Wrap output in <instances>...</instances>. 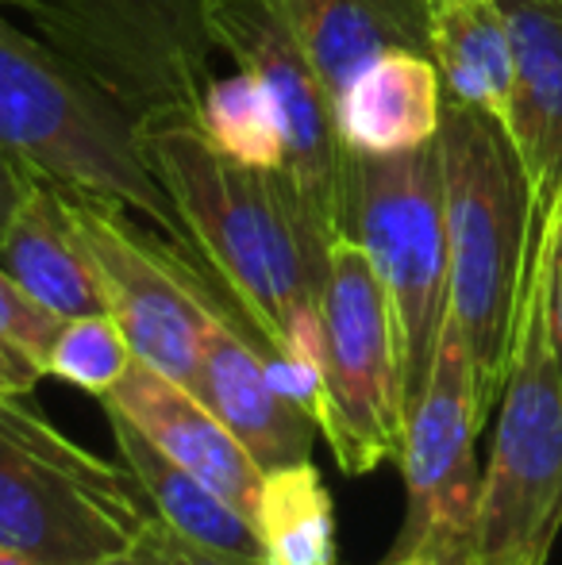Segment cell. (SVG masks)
<instances>
[{"mask_svg": "<svg viewBox=\"0 0 562 565\" xmlns=\"http://www.w3.org/2000/svg\"><path fill=\"white\" fill-rule=\"evenodd\" d=\"M0 388H12V393H31L35 385H31V381L23 377V373L15 370V365L8 362L4 354H0Z\"/></svg>", "mask_w": 562, "mask_h": 565, "instance_id": "27", "label": "cell"}, {"mask_svg": "<svg viewBox=\"0 0 562 565\" xmlns=\"http://www.w3.org/2000/svg\"><path fill=\"white\" fill-rule=\"evenodd\" d=\"M131 558L139 565H266L263 558H251V554H232L220 551V546L197 543V539L173 531L170 523H162L158 515L142 523L136 543H131Z\"/></svg>", "mask_w": 562, "mask_h": 565, "instance_id": "23", "label": "cell"}, {"mask_svg": "<svg viewBox=\"0 0 562 565\" xmlns=\"http://www.w3.org/2000/svg\"><path fill=\"white\" fill-rule=\"evenodd\" d=\"M0 4H20V0H0Z\"/></svg>", "mask_w": 562, "mask_h": 565, "instance_id": "30", "label": "cell"}, {"mask_svg": "<svg viewBox=\"0 0 562 565\" xmlns=\"http://www.w3.org/2000/svg\"><path fill=\"white\" fill-rule=\"evenodd\" d=\"M97 565H139V562L131 558V551H124V554H113V558H105V562H97Z\"/></svg>", "mask_w": 562, "mask_h": 565, "instance_id": "29", "label": "cell"}, {"mask_svg": "<svg viewBox=\"0 0 562 565\" xmlns=\"http://www.w3.org/2000/svg\"><path fill=\"white\" fill-rule=\"evenodd\" d=\"M0 565H43V562L28 558V554H15V551H8V546H0Z\"/></svg>", "mask_w": 562, "mask_h": 565, "instance_id": "28", "label": "cell"}, {"mask_svg": "<svg viewBox=\"0 0 562 565\" xmlns=\"http://www.w3.org/2000/svg\"><path fill=\"white\" fill-rule=\"evenodd\" d=\"M382 565H470L466 551H416V554H385Z\"/></svg>", "mask_w": 562, "mask_h": 565, "instance_id": "26", "label": "cell"}, {"mask_svg": "<svg viewBox=\"0 0 562 565\" xmlns=\"http://www.w3.org/2000/svg\"><path fill=\"white\" fill-rule=\"evenodd\" d=\"M0 150L70 193L105 196L158 231L185 238L162 181L150 173L139 131L82 74L35 35L0 15Z\"/></svg>", "mask_w": 562, "mask_h": 565, "instance_id": "3", "label": "cell"}, {"mask_svg": "<svg viewBox=\"0 0 562 565\" xmlns=\"http://www.w3.org/2000/svg\"><path fill=\"white\" fill-rule=\"evenodd\" d=\"M136 131L185 238L235 305L278 350L324 370L320 285L328 258L305 238L274 173L224 158L204 139L197 116H162Z\"/></svg>", "mask_w": 562, "mask_h": 565, "instance_id": "1", "label": "cell"}, {"mask_svg": "<svg viewBox=\"0 0 562 565\" xmlns=\"http://www.w3.org/2000/svg\"><path fill=\"white\" fill-rule=\"evenodd\" d=\"M100 404L120 408L158 450H166L178 466L197 473L235 512H243L255 523L266 469L185 385H178L173 377L136 358L120 377V385L108 396H100Z\"/></svg>", "mask_w": 562, "mask_h": 565, "instance_id": "12", "label": "cell"}, {"mask_svg": "<svg viewBox=\"0 0 562 565\" xmlns=\"http://www.w3.org/2000/svg\"><path fill=\"white\" fill-rule=\"evenodd\" d=\"M432 62L443 97L494 116L509 131L512 119V43L497 0H432Z\"/></svg>", "mask_w": 562, "mask_h": 565, "instance_id": "18", "label": "cell"}, {"mask_svg": "<svg viewBox=\"0 0 562 565\" xmlns=\"http://www.w3.org/2000/svg\"><path fill=\"white\" fill-rule=\"evenodd\" d=\"M31 178H35V173H31L28 166L15 162V158L8 154V150H0V235H4L8 220H12V212L20 209V201L28 196Z\"/></svg>", "mask_w": 562, "mask_h": 565, "instance_id": "25", "label": "cell"}, {"mask_svg": "<svg viewBox=\"0 0 562 565\" xmlns=\"http://www.w3.org/2000/svg\"><path fill=\"white\" fill-rule=\"evenodd\" d=\"M339 235L362 246L385 289L397 331L405 412L424 393L450 308L447 216L439 147L409 154H351L339 185Z\"/></svg>", "mask_w": 562, "mask_h": 565, "instance_id": "6", "label": "cell"}, {"mask_svg": "<svg viewBox=\"0 0 562 565\" xmlns=\"http://www.w3.org/2000/svg\"><path fill=\"white\" fill-rule=\"evenodd\" d=\"M443 77L432 54L390 51L370 62L336 100V131L351 154H409L435 142Z\"/></svg>", "mask_w": 562, "mask_h": 565, "instance_id": "15", "label": "cell"}, {"mask_svg": "<svg viewBox=\"0 0 562 565\" xmlns=\"http://www.w3.org/2000/svg\"><path fill=\"white\" fill-rule=\"evenodd\" d=\"M512 43L509 139L548 220L562 196V0H497Z\"/></svg>", "mask_w": 562, "mask_h": 565, "instance_id": "13", "label": "cell"}, {"mask_svg": "<svg viewBox=\"0 0 562 565\" xmlns=\"http://www.w3.org/2000/svg\"><path fill=\"white\" fill-rule=\"evenodd\" d=\"M443 216L450 258V320L470 350L486 416L501 401L532 266L540 212L509 131L494 116L443 97L439 135Z\"/></svg>", "mask_w": 562, "mask_h": 565, "instance_id": "2", "label": "cell"}, {"mask_svg": "<svg viewBox=\"0 0 562 565\" xmlns=\"http://www.w3.org/2000/svg\"><path fill=\"white\" fill-rule=\"evenodd\" d=\"M209 28L224 54L266 82L282 124L285 158L274 181L289 196L305 238L328 258L339 238V185L347 147L336 131V105L308 66L274 0H209Z\"/></svg>", "mask_w": 562, "mask_h": 565, "instance_id": "9", "label": "cell"}, {"mask_svg": "<svg viewBox=\"0 0 562 565\" xmlns=\"http://www.w3.org/2000/svg\"><path fill=\"white\" fill-rule=\"evenodd\" d=\"M62 196L105 292L108 316L128 335L131 354L193 393L204 316L173 258V235L136 224L124 204L105 196L70 189H62Z\"/></svg>", "mask_w": 562, "mask_h": 565, "instance_id": "11", "label": "cell"}, {"mask_svg": "<svg viewBox=\"0 0 562 565\" xmlns=\"http://www.w3.org/2000/svg\"><path fill=\"white\" fill-rule=\"evenodd\" d=\"M328 89L331 105L354 74L390 51L432 54V0H274Z\"/></svg>", "mask_w": 562, "mask_h": 565, "instance_id": "14", "label": "cell"}, {"mask_svg": "<svg viewBox=\"0 0 562 565\" xmlns=\"http://www.w3.org/2000/svg\"><path fill=\"white\" fill-rule=\"evenodd\" d=\"M46 43L136 127L197 116L212 82L209 0H20Z\"/></svg>", "mask_w": 562, "mask_h": 565, "instance_id": "7", "label": "cell"}, {"mask_svg": "<svg viewBox=\"0 0 562 565\" xmlns=\"http://www.w3.org/2000/svg\"><path fill=\"white\" fill-rule=\"evenodd\" d=\"M150 500L136 477L77 447L31 393L0 388V546L43 565L131 551Z\"/></svg>", "mask_w": 562, "mask_h": 565, "instance_id": "4", "label": "cell"}, {"mask_svg": "<svg viewBox=\"0 0 562 565\" xmlns=\"http://www.w3.org/2000/svg\"><path fill=\"white\" fill-rule=\"evenodd\" d=\"M486 419L489 416L481 408L470 350L447 312L424 393L409 408L405 447L397 458L401 473H405L409 504L390 554H474V523H478L481 497V469L474 443H478Z\"/></svg>", "mask_w": 562, "mask_h": 565, "instance_id": "10", "label": "cell"}, {"mask_svg": "<svg viewBox=\"0 0 562 565\" xmlns=\"http://www.w3.org/2000/svg\"><path fill=\"white\" fill-rule=\"evenodd\" d=\"M540 274H543V300H548V331L555 347V362L562 373V196L548 220H540Z\"/></svg>", "mask_w": 562, "mask_h": 565, "instance_id": "24", "label": "cell"}, {"mask_svg": "<svg viewBox=\"0 0 562 565\" xmlns=\"http://www.w3.org/2000/svg\"><path fill=\"white\" fill-rule=\"evenodd\" d=\"M324 373L336 424L324 435L339 469L370 473L397 461L405 447V393H401L397 331L385 289L359 243L339 235L328 250L320 285Z\"/></svg>", "mask_w": 562, "mask_h": 565, "instance_id": "8", "label": "cell"}, {"mask_svg": "<svg viewBox=\"0 0 562 565\" xmlns=\"http://www.w3.org/2000/svg\"><path fill=\"white\" fill-rule=\"evenodd\" d=\"M0 266L62 320L108 312L89 254L70 220L66 196L46 178H31L28 196L8 220L0 235Z\"/></svg>", "mask_w": 562, "mask_h": 565, "instance_id": "16", "label": "cell"}, {"mask_svg": "<svg viewBox=\"0 0 562 565\" xmlns=\"http://www.w3.org/2000/svg\"><path fill=\"white\" fill-rule=\"evenodd\" d=\"M197 127L232 162L258 173L282 170V124L278 113H274L271 89L255 70L240 66V74L232 77H212L201 97V108H197Z\"/></svg>", "mask_w": 562, "mask_h": 565, "instance_id": "20", "label": "cell"}, {"mask_svg": "<svg viewBox=\"0 0 562 565\" xmlns=\"http://www.w3.org/2000/svg\"><path fill=\"white\" fill-rule=\"evenodd\" d=\"M131 362H136L131 342L113 316H74V320H62L59 335L51 342L46 377H59L100 401V396H108L120 385V377L128 373Z\"/></svg>", "mask_w": 562, "mask_h": 565, "instance_id": "21", "label": "cell"}, {"mask_svg": "<svg viewBox=\"0 0 562 565\" xmlns=\"http://www.w3.org/2000/svg\"><path fill=\"white\" fill-rule=\"evenodd\" d=\"M559 527L562 373L548 331L540 254H532L509 370L497 401L494 447L481 473L470 565H543Z\"/></svg>", "mask_w": 562, "mask_h": 565, "instance_id": "5", "label": "cell"}, {"mask_svg": "<svg viewBox=\"0 0 562 565\" xmlns=\"http://www.w3.org/2000/svg\"><path fill=\"white\" fill-rule=\"evenodd\" d=\"M100 408L108 416V431H113L124 469L136 477L158 520L170 523L181 535L197 539V543L263 558V543H258V531L247 515L235 512L216 489H209L201 477L178 466L166 450H158L120 408H113V404H100Z\"/></svg>", "mask_w": 562, "mask_h": 565, "instance_id": "17", "label": "cell"}, {"mask_svg": "<svg viewBox=\"0 0 562 565\" xmlns=\"http://www.w3.org/2000/svg\"><path fill=\"white\" fill-rule=\"evenodd\" d=\"M62 328V316L46 312L4 266H0V354L31 381L46 377V354Z\"/></svg>", "mask_w": 562, "mask_h": 565, "instance_id": "22", "label": "cell"}, {"mask_svg": "<svg viewBox=\"0 0 562 565\" xmlns=\"http://www.w3.org/2000/svg\"><path fill=\"white\" fill-rule=\"evenodd\" d=\"M255 531L266 565H339L336 504L312 458L266 473Z\"/></svg>", "mask_w": 562, "mask_h": 565, "instance_id": "19", "label": "cell"}]
</instances>
